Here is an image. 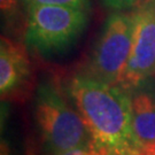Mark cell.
<instances>
[{
  "label": "cell",
  "mask_w": 155,
  "mask_h": 155,
  "mask_svg": "<svg viewBox=\"0 0 155 155\" xmlns=\"http://www.w3.org/2000/svg\"><path fill=\"white\" fill-rule=\"evenodd\" d=\"M70 95L87 125L95 150L105 155L140 152L132 133L127 91L89 75H77L70 82Z\"/></svg>",
  "instance_id": "cell-1"
},
{
  "label": "cell",
  "mask_w": 155,
  "mask_h": 155,
  "mask_svg": "<svg viewBox=\"0 0 155 155\" xmlns=\"http://www.w3.org/2000/svg\"><path fill=\"white\" fill-rule=\"evenodd\" d=\"M35 109L46 147L52 154L95 148L81 113L72 109L53 84L44 83L38 87Z\"/></svg>",
  "instance_id": "cell-2"
},
{
  "label": "cell",
  "mask_w": 155,
  "mask_h": 155,
  "mask_svg": "<svg viewBox=\"0 0 155 155\" xmlns=\"http://www.w3.org/2000/svg\"><path fill=\"white\" fill-rule=\"evenodd\" d=\"M87 24V11L53 5L28 6L25 44L43 55L67 50Z\"/></svg>",
  "instance_id": "cell-3"
},
{
  "label": "cell",
  "mask_w": 155,
  "mask_h": 155,
  "mask_svg": "<svg viewBox=\"0 0 155 155\" xmlns=\"http://www.w3.org/2000/svg\"><path fill=\"white\" fill-rule=\"evenodd\" d=\"M133 32L134 12L111 14L92 51L87 75L106 84L118 85L131 53Z\"/></svg>",
  "instance_id": "cell-4"
},
{
  "label": "cell",
  "mask_w": 155,
  "mask_h": 155,
  "mask_svg": "<svg viewBox=\"0 0 155 155\" xmlns=\"http://www.w3.org/2000/svg\"><path fill=\"white\" fill-rule=\"evenodd\" d=\"M155 72V0H145L134 11L131 53L118 85L125 91L138 87Z\"/></svg>",
  "instance_id": "cell-5"
},
{
  "label": "cell",
  "mask_w": 155,
  "mask_h": 155,
  "mask_svg": "<svg viewBox=\"0 0 155 155\" xmlns=\"http://www.w3.org/2000/svg\"><path fill=\"white\" fill-rule=\"evenodd\" d=\"M131 127L139 150L155 155V98L150 92L131 95Z\"/></svg>",
  "instance_id": "cell-6"
},
{
  "label": "cell",
  "mask_w": 155,
  "mask_h": 155,
  "mask_svg": "<svg viewBox=\"0 0 155 155\" xmlns=\"http://www.w3.org/2000/svg\"><path fill=\"white\" fill-rule=\"evenodd\" d=\"M30 74L29 59L22 45L1 37L0 44V90L1 95L14 92Z\"/></svg>",
  "instance_id": "cell-7"
},
{
  "label": "cell",
  "mask_w": 155,
  "mask_h": 155,
  "mask_svg": "<svg viewBox=\"0 0 155 155\" xmlns=\"http://www.w3.org/2000/svg\"><path fill=\"white\" fill-rule=\"evenodd\" d=\"M24 2L27 7L30 5H53L89 11V0H24Z\"/></svg>",
  "instance_id": "cell-8"
},
{
  "label": "cell",
  "mask_w": 155,
  "mask_h": 155,
  "mask_svg": "<svg viewBox=\"0 0 155 155\" xmlns=\"http://www.w3.org/2000/svg\"><path fill=\"white\" fill-rule=\"evenodd\" d=\"M104 4L109 8L116 9V11H122L125 8H130L134 6L140 0H102Z\"/></svg>",
  "instance_id": "cell-9"
},
{
  "label": "cell",
  "mask_w": 155,
  "mask_h": 155,
  "mask_svg": "<svg viewBox=\"0 0 155 155\" xmlns=\"http://www.w3.org/2000/svg\"><path fill=\"white\" fill-rule=\"evenodd\" d=\"M17 5V0H0V8L4 15L13 14Z\"/></svg>",
  "instance_id": "cell-10"
},
{
  "label": "cell",
  "mask_w": 155,
  "mask_h": 155,
  "mask_svg": "<svg viewBox=\"0 0 155 155\" xmlns=\"http://www.w3.org/2000/svg\"><path fill=\"white\" fill-rule=\"evenodd\" d=\"M95 153V148L93 150H67V152H62V153H56V154L52 155H94Z\"/></svg>",
  "instance_id": "cell-11"
},
{
  "label": "cell",
  "mask_w": 155,
  "mask_h": 155,
  "mask_svg": "<svg viewBox=\"0 0 155 155\" xmlns=\"http://www.w3.org/2000/svg\"><path fill=\"white\" fill-rule=\"evenodd\" d=\"M94 155H105L104 153H101V152H99L98 150H95V153H94Z\"/></svg>",
  "instance_id": "cell-12"
},
{
  "label": "cell",
  "mask_w": 155,
  "mask_h": 155,
  "mask_svg": "<svg viewBox=\"0 0 155 155\" xmlns=\"http://www.w3.org/2000/svg\"><path fill=\"white\" fill-rule=\"evenodd\" d=\"M133 155H148V154H146L144 152H138V153H136V154H133Z\"/></svg>",
  "instance_id": "cell-13"
}]
</instances>
